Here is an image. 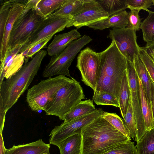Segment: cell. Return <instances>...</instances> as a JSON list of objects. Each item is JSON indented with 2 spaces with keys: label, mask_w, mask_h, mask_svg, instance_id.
Listing matches in <instances>:
<instances>
[{
  "label": "cell",
  "mask_w": 154,
  "mask_h": 154,
  "mask_svg": "<svg viewBox=\"0 0 154 154\" xmlns=\"http://www.w3.org/2000/svg\"><path fill=\"white\" fill-rule=\"evenodd\" d=\"M100 54L99 75L94 92L109 93L119 101L122 77L127 70V59L112 41L110 45Z\"/></svg>",
  "instance_id": "obj_3"
},
{
  "label": "cell",
  "mask_w": 154,
  "mask_h": 154,
  "mask_svg": "<svg viewBox=\"0 0 154 154\" xmlns=\"http://www.w3.org/2000/svg\"><path fill=\"white\" fill-rule=\"evenodd\" d=\"M101 57L89 47L81 51L77 57L76 67L80 72L82 81L95 90L99 75Z\"/></svg>",
  "instance_id": "obj_8"
},
{
  "label": "cell",
  "mask_w": 154,
  "mask_h": 154,
  "mask_svg": "<svg viewBox=\"0 0 154 154\" xmlns=\"http://www.w3.org/2000/svg\"><path fill=\"white\" fill-rule=\"evenodd\" d=\"M3 2L0 9V47L2 45L5 26L12 5L11 0L5 1Z\"/></svg>",
  "instance_id": "obj_32"
},
{
  "label": "cell",
  "mask_w": 154,
  "mask_h": 154,
  "mask_svg": "<svg viewBox=\"0 0 154 154\" xmlns=\"http://www.w3.org/2000/svg\"><path fill=\"white\" fill-rule=\"evenodd\" d=\"M69 78L62 75L49 77L28 89L26 101L31 109L35 112L44 111L58 91Z\"/></svg>",
  "instance_id": "obj_6"
},
{
  "label": "cell",
  "mask_w": 154,
  "mask_h": 154,
  "mask_svg": "<svg viewBox=\"0 0 154 154\" xmlns=\"http://www.w3.org/2000/svg\"><path fill=\"white\" fill-rule=\"evenodd\" d=\"M134 63L137 74L140 80L146 95L151 103L150 82L151 79L139 54L138 56H134Z\"/></svg>",
  "instance_id": "obj_19"
},
{
  "label": "cell",
  "mask_w": 154,
  "mask_h": 154,
  "mask_svg": "<svg viewBox=\"0 0 154 154\" xmlns=\"http://www.w3.org/2000/svg\"><path fill=\"white\" fill-rule=\"evenodd\" d=\"M127 8L143 10L148 12V8L152 5V0H126Z\"/></svg>",
  "instance_id": "obj_35"
},
{
  "label": "cell",
  "mask_w": 154,
  "mask_h": 154,
  "mask_svg": "<svg viewBox=\"0 0 154 154\" xmlns=\"http://www.w3.org/2000/svg\"><path fill=\"white\" fill-rule=\"evenodd\" d=\"M127 71L137 127V136L135 141L137 142L144 135L146 130L141 110L138 77L134 63L127 60Z\"/></svg>",
  "instance_id": "obj_12"
},
{
  "label": "cell",
  "mask_w": 154,
  "mask_h": 154,
  "mask_svg": "<svg viewBox=\"0 0 154 154\" xmlns=\"http://www.w3.org/2000/svg\"><path fill=\"white\" fill-rule=\"evenodd\" d=\"M129 14L126 10L107 18L91 23L87 26L94 30H102L109 28L123 29L128 24Z\"/></svg>",
  "instance_id": "obj_16"
},
{
  "label": "cell",
  "mask_w": 154,
  "mask_h": 154,
  "mask_svg": "<svg viewBox=\"0 0 154 154\" xmlns=\"http://www.w3.org/2000/svg\"><path fill=\"white\" fill-rule=\"evenodd\" d=\"M25 57L21 53H18L11 59L6 65L0 69V83L5 78L8 79L15 74L22 68L24 62Z\"/></svg>",
  "instance_id": "obj_22"
},
{
  "label": "cell",
  "mask_w": 154,
  "mask_h": 154,
  "mask_svg": "<svg viewBox=\"0 0 154 154\" xmlns=\"http://www.w3.org/2000/svg\"><path fill=\"white\" fill-rule=\"evenodd\" d=\"M50 144L46 143L42 139L25 144L14 145L5 149V154H49Z\"/></svg>",
  "instance_id": "obj_17"
},
{
  "label": "cell",
  "mask_w": 154,
  "mask_h": 154,
  "mask_svg": "<svg viewBox=\"0 0 154 154\" xmlns=\"http://www.w3.org/2000/svg\"><path fill=\"white\" fill-rule=\"evenodd\" d=\"M101 116L123 134L131 138L130 133L126 128L123 120L116 113L104 112Z\"/></svg>",
  "instance_id": "obj_29"
},
{
  "label": "cell",
  "mask_w": 154,
  "mask_h": 154,
  "mask_svg": "<svg viewBox=\"0 0 154 154\" xmlns=\"http://www.w3.org/2000/svg\"><path fill=\"white\" fill-rule=\"evenodd\" d=\"M150 83V102L152 115L154 119V83L152 80Z\"/></svg>",
  "instance_id": "obj_40"
},
{
  "label": "cell",
  "mask_w": 154,
  "mask_h": 154,
  "mask_svg": "<svg viewBox=\"0 0 154 154\" xmlns=\"http://www.w3.org/2000/svg\"><path fill=\"white\" fill-rule=\"evenodd\" d=\"M81 36L80 33L76 29L55 35L48 47V54L52 56L60 54L71 42Z\"/></svg>",
  "instance_id": "obj_15"
},
{
  "label": "cell",
  "mask_w": 154,
  "mask_h": 154,
  "mask_svg": "<svg viewBox=\"0 0 154 154\" xmlns=\"http://www.w3.org/2000/svg\"><path fill=\"white\" fill-rule=\"evenodd\" d=\"M131 96L127 70L122 77L119 100V108L124 119L127 112Z\"/></svg>",
  "instance_id": "obj_24"
},
{
  "label": "cell",
  "mask_w": 154,
  "mask_h": 154,
  "mask_svg": "<svg viewBox=\"0 0 154 154\" xmlns=\"http://www.w3.org/2000/svg\"><path fill=\"white\" fill-rule=\"evenodd\" d=\"M93 100L97 105H110L119 108L118 100L114 96L106 92L94 93Z\"/></svg>",
  "instance_id": "obj_31"
},
{
  "label": "cell",
  "mask_w": 154,
  "mask_h": 154,
  "mask_svg": "<svg viewBox=\"0 0 154 154\" xmlns=\"http://www.w3.org/2000/svg\"><path fill=\"white\" fill-rule=\"evenodd\" d=\"M148 17L141 23L140 29L146 43L154 42V12L149 10Z\"/></svg>",
  "instance_id": "obj_28"
},
{
  "label": "cell",
  "mask_w": 154,
  "mask_h": 154,
  "mask_svg": "<svg viewBox=\"0 0 154 154\" xmlns=\"http://www.w3.org/2000/svg\"><path fill=\"white\" fill-rule=\"evenodd\" d=\"M96 109L93 100L89 99L82 101L66 116L63 122H68L76 118L90 114L94 111Z\"/></svg>",
  "instance_id": "obj_21"
},
{
  "label": "cell",
  "mask_w": 154,
  "mask_h": 154,
  "mask_svg": "<svg viewBox=\"0 0 154 154\" xmlns=\"http://www.w3.org/2000/svg\"><path fill=\"white\" fill-rule=\"evenodd\" d=\"M66 0H38L35 9L39 14L46 18L59 9Z\"/></svg>",
  "instance_id": "obj_26"
},
{
  "label": "cell",
  "mask_w": 154,
  "mask_h": 154,
  "mask_svg": "<svg viewBox=\"0 0 154 154\" xmlns=\"http://www.w3.org/2000/svg\"><path fill=\"white\" fill-rule=\"evenodd\" d=\"M83 2L81 8L71 17L69 27L74 26L78 29L109 17L96 0H83Z\"/></svg>",
  "instance_id": "obj_13"
},
{
  "label": "cell",
  "mask_w": 154,
  "mask_h": 154,
  "mask_svg": "<svg viewBox=\"0 0 154 154\" xmlns=\"http://www.w3.org/2000/svg\"><path fill=\"white\" fill-rule=\"evenodd\" d=\"M101 108H96L92 113L76 118L70 122H63L55 126L49 135L50 143L58 147L63 140L75 134H81L82 128L101 116L104 112Z\"/></svg>",
  "instance_id": "obj_9"
},
{
  "label": "cell",
  "mask_w": 154,
  "mask_h": 154,
  "mask_svg": "<svg viewBox=\"0 0 154 154\" xmlns=\"http://www.w3.org/2000/svg\"><path fill=\"white\" fill-rule=\"evenodd\" d=\"M72 20L69 17H47L38 29L22 46V53L43 40L69 27Z\"/></svg>",
  "instance_id": "obj_10"
},
{
  "label": "cell",
  "mask_w": 154,
  "mask_h": 154,
  "mask_svg": "<svg viewBox=\"0 0 154 154\" xmlns=\"http://www.w3.org/2000/svg\"><path fill=\"white\" fill-rule=\"evenodd\" d=\"M152 5H154V0H152Z\"/></svg>",
  "instance_id": "obj_41"
},
{
  "label": "cell",
  "mask_w": 154,
  "mask_h": 154,
  "mask_svg": "<svg viewBox=\"0 0 154 154\" xmlns=\"http://www.w3.org/2000/svg\"><path fill=\"white\" fill-rule=\"evenodd\" d=\"M123 120L126 128L130 133L131 137L135 140L137 138V130L131 96L127 112L124 119Z\"/></svg>",
  "instance_id": "obj_30"
},
{
  "label": "cell",
  "mask_w": 154,
  "mask_h": 154,
  "mask_svg": "<svg viewBox=\"0 0 154 154\" xmlns=\"http://www.w3.org/2000/svg\"><path fill=\"white\" fill-rule=\"evenodd\" d=\"M83 2V0H66L59 9L48 17H71L81 8Z\"/></svg>",
  "instance_id": "obj_23"
},
{
  "label": "cell",
  "mask_w": 154,
  "mask_h": 154,
  "mask_svg": "<svg viewBox=\"0 0 154 154\" xmlns=\"http://www.w3.org/2000/svg\"><path fill=\"white\" fill-rule=\"evenodd\" d=\"M23 45H18L11 50H8L4 60L1 62L0 69L4 67L14 57L20 52Z\"/></svg>",
  "instance_id": "obj_38"
},
{
  "label": "cell",
  "mask_w": 154,
  "mask_h": 154,
  "mask_svg": "<svg viewBox=\"0 0 154 154\" xmlns=\"http://www.w3.org/2000/svg\"><path fill=\"white\" fill-rule=\"evenodd\" d=\"M38 1L28 0L26 2L23 11L15 21L11 32L8 50L12 49L18 45H23L45 19L35 9Z\"/></svg>",
  "instance_id": "obj_5"
},
{
  "label": "cell",
  "mask_w": 154,
  "mask_h": 154,
  "mask_svg": "<svg viewBox=\"0 0 154 154\" xmlns=\"http://www.w3.org/2000/svg\"><path fill=\"white\" fill-rule=\"evenodd\" d=\"M81 154H103L131 140L101 116L82 128Z\"/></svg>",
  "instance_id": "obj_1"
},
{
  "label": "cell",
  "mask_w": 154,
  "mask_h": 154,
  "mask_svg": "<svg viewBox=\"0 0 154 154\" xmlns=\"http://www.w3.org/2000/svg\"><path fill=\"white\" fill-rule=\"evenodd\" d=\"M109 16L120 13L127 8L126 0H96Z\"/></svg>",
  "instance_id": "obj_27"
},
{
  "label": "cell",
  "mask_w": 154,
  "mask_h": 154,
  "mask_svg": "<svg viewBox=\"0 0 154 154\" xmlns=\"http://www.w3.org/2000/svg\"><path fill=\"white\" fill-rule=\"evenodd\" d=\"M92 40L90 36L85 35L71 42L60 54L52 56L43 72V77L49 78L62 75L72 78L69 67L78 52Z\"/></svg>",
  "instance_id": "obj_7"
},
{
  "label": "cell",
  "mask_w": 154,
  "mask_h": 154,
  "mask_svg": "<svg viewBox=\"0 0 154 154\" xmlns=\"http://www.w3.org/2000/svg\"><path fill=\"white\" fill-rule=\"evenodd\" d=\"M139 55L154 83V62L147 54L143 47H140Z\"/></svg>",
  "instance_id": "obj_36"
},
{
  "label": "cell",
  "mask_w": 154,
  "mask_h": 154,
  "mask_svg": "<svg viewBox=\"0 0 154 154\" xmlns=\"http://www.w3.org/2000/svg\"><path fill=\"white\" fill-rule=\"evenodd\" d=\"M148 56L154 62V42L146 43L143 47Z\"/></svg>",
  "instance_id": "obj_39"
},
{
  "label": "cell",
  "mask_w": 154,
  "mask_h": 154,
  "mask_svg": "<svg viewBox=\"0 0 154 154\" xmlns=\"http://www.w3.org/2000/svg\"><path fill=\"white\" fill-rule=\"evenodd\" d=\"M85 98L79 82L72 77L58 91L44 111L46 115L56 116L64 120L66 116Z\"/></svg>",
  "instance_id": "obj_4"
},
{
  "label": "cell",
  "mask_w": 154,
  "mask_h": 154,
  "mask_svg": "<svg viewBox=\"0 0 154 154\" xmlns=\"http://www.w3.org/2000/svg\"><path fill=\"white\" fill-rule=\"evenodd\" d=\"M112 29L109 30L107 38L115 42L127 60L134 63V57L139 55L140 49L137 42L136 32L128 27Z\"/></svg>",
  "instance_id": "obj_11"
},
{
  "label": "cell",
  "mask_w": 154,
  "mask_h": 154,
  "mask_svg": "<svg viewBox=\"0 0 154 154\" xmlns=\"http://www.w3.org/2000/svg\"><path fill=\"white\" fill-rule=\"evenodd\" d=\"M46 54V51L40 50L15 74L0 83V109L6 113L17 102L37 74Z\"/></svg>",
  "instance_id": "obj_2"
},
{
  "label": "cell",
  "mask_w": 154,
  "mask_h": 154,
  "mask_svg": "<svg viewBox=\"0 0 154 154\" xmlns=\"http://www.w3.org/2000/svg\"><path fill=\"white\" fill-rule=\"evenodd\" d=\"M103 154H137L134 143L131 140L123 143Z\"/></svg>",
  "instance_id": "obj_33"
},
{
  "label": "cell",
  "mask_w": 154,
  "mask_h": 154,
  "mask_svg": "<svg viewBox=\"0 0 154 154\" xmlns=\"http://www.w3.org/2000/svg\"><path fill=\"white\" fill-rule=\"evenodd\" d=\"M130 10L129 13L128 24L127 27L136 32L140 29L141 23V19L139 15L140 10L135 9Z\"/></svg>",
  "instance_id": "obj_37"
},
{
  "label": "cell",
  "mask_w": 154,
  "mask_h": 154,
  "mask_svg": "<svg viewBox=\"0 0 154 154\" xmlns=\"http://www.w3.org/2000/svg\"><path fill=\"white\" fill-rule=\"evenodd\" d=\"M53 35H51L42 40L29 49L26 50L22 54L25 57V63L28 62L29 58L32 57L36 53H37L43 48L48 42L52 38Z\"/></svg>",
  "instance_id": "obj_34"
},
{
  "label": "cell",
  "mask_w": 154,
  "mask_h": 154,
  "mask_svg": "<svg viewBox=\"0 0 154 154\" xmlns=\"http://www.w3.org/2000/svg\"><path fill=\"white\" fill-rule=\"evenodd\" d=\"M27 1L11 0L12 5L5 26L2 45L0 47L1 62L4 60L8 49L9 36L15 22L23 11Z\"/></svg>",
  "instance_id": "obj_14"
},
{
  "label": "cell",
  "mask_w": 154,
  "mask_h": 154,
  "mask_svg": "<svg viewBox=\"0 0 154 154\" xmlns=\"http://www.w3.org/2000/svg\"><path fill=\"white\" fill-rule=\"evenodd\" d=\"M136 146L137 154H154V127L146 131Z\"/></svg>",
  "instance_id": "obj_25"
},
{
  "label": "cell",
  "mask_w": 154,
  "mask_h": 154,
  "mask_svg": "<svg viewBox=\"0 0 154 154\" xmlns=\"http://www.w3.org/2000/svg\"><path fill=\"white\" fill-rule=\"evenodd\" d=\"M141 108L146 131L154 127V119L150 102L145 93L140 80L138 77Z\"/></svg>",
  "instance_id": "obj_18"
},
{
  "label": "cell",
  "mask_w": 154,
  "mask_h": 154,
  "mask_svg": "<svg viewBox=\"0 0 154 154\" xmlns=\"http://www.w3.org/2000/svg\"><path fill=\"white\" fill-rule=\"evenodd\" d=\"M82 141L80 134H75L68 137L58 146L60 154H81Z\"/></svg>",
  "instance_id": "obj_20"
}]
</instances>
